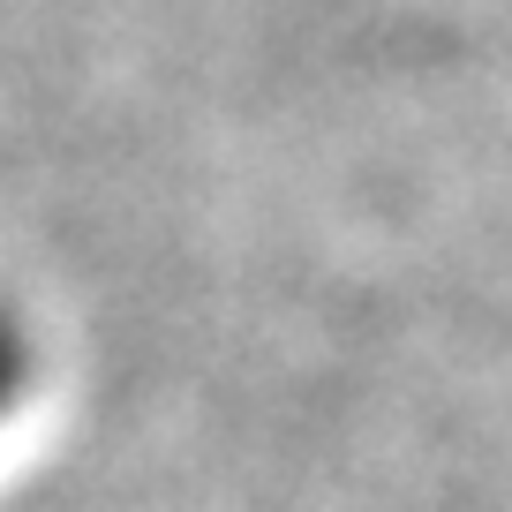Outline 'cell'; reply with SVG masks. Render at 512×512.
<instances>
[{"mask_svg": "<svg viewBox=\"0 0 512 512\" xmlns=\"http://www.w3.org/2000/svg\"><path fill=\"white\" fill-rule=\"evenodd\" d=\"M23 377H31V347H23L16 317H0V415H8V407H16Z\"/></svg>", "mask_w": 512, "mask_h": 512, "instance_id": "6da1fadb", "label": "cell"}]
</instances>
